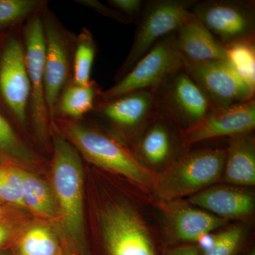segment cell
<instances>
[{
  "instance_id": "obj_11",
  "label": "cell",
  "mask_w": 255,
  "mask_h": 255,
  "mask_svg": "<svg viewBox=\"0 0 255 255\" xmlns=\"http://www.w3.org/2000/svg\"><path fill=\"white\" fill-rule=\"evenodd\" d=\"M255 128V100L224 107H214L199 123L181 132L182 144L249 133Z\"/></svg>"
},
{
  "instance_id": "obj_22",
  "label": "cell",
  "mask_w": 255,
  "mask_h": 255,
  "mask_svg": "<svg viewBox=\"0 0 255 255\" xmlns=\"http://www.w3.org/2000/svg\"><path fill=\"white\" fill-rule=\"evenodd\" d=\"M255 39L226 46V60L252 90H255Z\"/></svg>"
},
{
  "instance_id": "obj_31",
  "label": "cell",
  "mask_w": 255,
  "mask_h": 255,
  "mask_svg": "<svg viewBox=\"0 0 255 255\" xmlns=\"http://www.w3.org/2000/svg\"><path fill=\"white\" fill-rule=\"evenodd\" d=\"M167 255H199V253L196 247L187 245L171 250Z\"/></svg>"
},
{
  "instance_id": "obj_18",
  "label": "cell",
  "mask_w": 255,
  "mask_h": 255,
  "mask_svg": "<svg viewBox=\"0 0 255 255\" xmlns=\"http://www.w3.org/2000/svg\"><path fill=\"white\" fill-rule=\"evenodd\" d=\"M222 178L238 187L255 184V140L252 132L230 137Z\"/></svg>"
},
{
  "instance_id": "obj_23",
  "label": "cell",
  "mask_w": 255,
  "mask_h": 255,
  "mask_svg": "<svg viewBox=\"0 0 255 255\" xmlns=\"http://www.w3.org/2000/svg\"><path fill=\"white\" fill-rule=\"evenodd\" d=\"M93 37L88 30L79 35L73 64L74 84L81 86L90 85V76L95 57Z\"/></svg>"
},
{
  "instance_id": "obj_6",
  "label": "cell",
  "mask_w": 255,
  "mask_h": 255,
  "mask_svg": "<svg viewBox=\"0 0 255 255\" xmlns=\"http://www.w3.org/2000/svg\"><path fill=\"white\" fill-rule=\"evenodd\" d=\"M196 1L155 0L143 8L135 39L122 68L123 77L163 37L174 33L191 14Z\"/></svg>"
},
{
  "instance_id": "obj_27",
  "label": "cell",
  "mask_w": 255,
  "mask_h": 255,
  "mask_svg": "<svg viewBox=\"0 0 255 255\" xmlns=\"http://www.w3.org/2000/svg\"><path fill=\"white\" fill-rule=\"evenodd\" d=\"M39 4L35 0H0V26L26 17L34 12Z\"/></svg>"
},
{
  "instance_id": "obj_35",
  "label": "cell",
  "mask_w": 255,
  "mask_h": 255,
  "mask_svg": "<svg viewBox=\"0 0 255 255\" xmlns=\"http://www.w3.org/2000/svg\"><path fill=\"white\" fill-rule=\"evenodd\" d=\"M248 255H255V251H252L251 253H250Z\"/></svg>"
},
{
  "instance_id": "obj_33",
  "label": "cell",
  "mask_w": 255,
  "mask_h": 255,
  "mask_svg": "<svg viewBox=\"0 0 255 255\" xmlns=\"http://www.w3.org/2000/svg\"><path fill=\"white\" fill-rule=\"evenodd\" d=\"M11 230L8 224L0 221V248L7 243L11 237Z\"/></svg>"
},
{
  "instance_id": "obj_5",
  "label": "cell",
  "mask_w": 255,
  "mask_h": 255,
  "mask_svg": "<svg viewBox=\"0 0 255 255\" xmlns=\"http://www.w3.org/2000/svg\"><path fill=\"white\" fill-rule=\"evenodd\" d=\"M184 57L178 50L175 32L161 38L114 86L102 93L105 101L141 91L156 90L184 70Z\"/></svg>"
},
{
  "instance_id": "obj_17",
  "label": "cell",
  "mask_w": 255,
  "mask_h": 255,
  "mask_svg": "<svg viewBox=\"0 0 255 255\" xmlns=\"http://www.w3.org/2000/svg\"><path fill=\"white\" fill-rule=\"evenodd\" d=\"M178 50L192 62L226 60L227 48L191 13L175 31Z\"/></svg>"
},
{
  "instance_id": "obj_16",
  "label": "cell",
  "mask_w": 255,
  "mask_h": 255,
  "mask_svg": "<svg viewBox=\"0 0 255 255\" xmlns=\"http://www.w3.org/2000/svg\"><path fill=\"white\" fill-rule=\"evenodd\" d=\"M189 202L228 221L248 219L254 214L255 207L253 191L235 186L206 188L191 196Z\"/></svg>"
},
{
  "instance_id": "obj_24",
  "label": "cell",
  "mask_w": 255,
  "mask_h": 255,
  "mask_svg": "<svg viewBox=\"0 0 255 255\" xmlns=\"http://www.w3.org/2000/svg\"><path fill=\"white\" fill-rule=\"evenodd\" d=\"M95 98V89L91 84L86 86L74 84L62 95L58 105L60 112L71 118H80L93 109Z\"/></svg>"
},
{
  "instance_id": "obj_12",
  "label": "cell",
  "mask_w": 255,
  "mask_h": 255,
  "mask_svg": "<svg viewBox=\"0 0 255 255\" xmlns=\"http://www.w3.org/2000/svg\"><path fill=\"white\" fill-rule=\"evenodd\" d=\"M0 92L18 122L26 127L31 89L24 47L16 38L7 41L0 58Z\"/></svg>"
},
{
  "instance_id": "obj_30",
  "label": "cell",
  "mask_w": 255,
  "mask_h": 255,
  "mask_svg": "<svg viewBox=\"0 0 255 255\" xmlns=\"http://www.w3.org/2000/svg\"><path fill=\"white\" fill-rule=\"evenodd\" d=\"M82 4L90 6L93 9L97 10L98 12L101 14L105 15V16H110L111 18H115V19L120 21L121 22L124 23H129V19L123 16L122 13L117 11V10L111 9L110 7H107L105 5L101 4L100 2L96 1H82Z\"/></svg>"
},
{
  "instance_id": "obj_4",
  "label": "cell",
  "mask_w": 255,
  "mask_h": 255,
  "mask_svg": "<svg viewBox=\"0 0 255 255\" xmlns=\"http://www.w3.org/2000/svg\"><path fill=\"white\" fill-rule=\"evenodd\" d=\"M99 216L109 255H157L145 221L128 201H107L100 208Z\"/></svg>"
},
{
  "instance_id": "obj_9",
  "label": "cell",
  "mask_w": 255,
  "mask_h": 255,
  "mask_svg": "<svg viewBox=\"0 0 255 255\" xmlns=\"http://www.w3.org/2000/svg\"><path fill=\"white\" fill-rule=\"evenodd\" d=\"M214 108L184 70L157 90L156 110L182 126V131L194 127Z\"/></svg>"
},
{
  "instance_id": "obj_14",
  "label": "cell",
  "mask_w": 255,
  "mask_h": 255,
  "mask_svg": "<svg viewBox=\"0 0 255 255\" xmlns=\"http://www.w3.org/2000/svg\"><path fill=\"white\" fill-rule=\"evenodd\" d=\"M45 34V95L48 114L53 116L69 70L68 43L58 23L50 15L43 20Z\"/></svg>"
},
{
  "instance_id": "obj_29",
  "label": "cell",
  "mask_w": 255,
  "mask_h": 255,
  "mask_svg": "<svg viewBox=\"0 0 255 255\" xmlns=\"http://www.w3.org/2000/svg\"><path fill=\"white\" fill-rule=\"evenodd\" d=\"M108 2L116 10L131 16L138 14L144 6L141 0H110Z\"/></svg>"
},
{
  "instance_id": "obj_8",
  "label": "cell",
  "mask_w": 255,
  "mask_h": 255,
  "mask_svg": "<svg viewBox=\"0 0 255 255\" xmlns=\"http://www.w3.org/2000/svg\"><path fill=\"white\" fill-rule=\"evenodd\" d=\"M184 60V71L205 94L213 107H228L254 100V90L242 80L227 60Z\"/></svg>"
},
{
  "instance_id": "obj_25",
  "label": "cell",
  "mask_w": 255,
  "mask_h": 255,
  "mask_svg": "<svg viewBox=\"0 0 255 255\" xmlns=\"http://www.w3.org/2000/svg\"><path fill=\"white\" fill-rule=\"evenodd\" d=\"M0 199L11 205L26 208L23 201L22 169L0 167Z\"/></svg>"
},
{
  "instance_id": "obj_26",
  "label": "cell",
  "mask_w": 255,
  "mask_h": 255,
  "mask_svg": "<svg viewBox=\"0 0 255 255\" xmlns=\"http://www.w3.org/2000/svg\"><path fill=\"white\" fill-rule=\"evenodd\" d=\"M244 237V228L240 225L225 228L217 234L212 246L204 255H235Z\"/></svg>"
},
{
  "instance_id": "obj_13",
  "label": "cell",
  "mask_w": 255,
  "mask_h": 255,
  "mask_svg": "<svg viewBox=\"0 0 255 255\" xmlns=\"http://www.w3.org/2000/svg\"><path fill=\"white\" fill-rule=\"evenodd\" d=\"M156 90H141L127 94L109 101L100 107V112L121 130L139 135V138L157 114Z\"/></svg>"
},
{
  "instance_id": "obj_10",
  "label": "cell",
  "mask_w": 255,
  "mask_h": 255,
  "mask_svg": "<svg viewBox=\"0 0 255 255\" xmlns=\"http://www.w3.org/2000/svg\"><path fill=\"white\" fill-rule=\"evenodd\" d=\"M24 52L31 89V110L35 130L40 140L46 139L48 114L45 95V34L43 19L32 16L24 28Z\"/></svg>"
},
{
  "instance_id": "obj_7",
  "label": "cell",
  "mask_w": 255,
  "mask_h": 255,
  "mask_svg": "<svg viewBox=\"0 0 255 255\" xmlns=\"http://www.w3.org/2000/svg\"><path fill=\"white\" fill-rule=\"evenodd\" d=\"M190 10L224 46L255 39V8L252 1H196Z\"/></svg>"
},
{
  "instance_id": "obj_2",
  "label": "cell",
  "mask_w": 255,
  "mask_h": 255,
  "mask_svg": "<svg viewBox=\"0 0 255 255\" xmlns=\"http://www.w3.org/2000/svg\"><path fill=\"white\" fill-rule=\"evenodd\" d=\"M63 129L69 140L92 164L122 174L144 189L152 191L157 174L145 167L118 140L80 124L64 122Z\"/></svg>"
},
{
  "instance_id": "obj_34",
  "label": "cell",
  "mask_w": 255,
  "mask_h": 255,
  "mask_svg": "<svg viewBox=\"0 0 255 255\" xmlns=\"http://www.w3.org/2000/svg\"><path fill=\"white\" fill-rule=\"evenodd\" d=\"M0 255H9L7 252L4 251H0Z\"/></svg>"
},
{
  "instance_id": "obj_1",
  "label": "cell",
  "mask_w": 255,
  "mask_h": 255,
  "mask_svg": "<svg viewBox=\"0 0 255 255\" xmlns=\"http://www.w3.org/2000/svg\"><path fill=\"white\" fill-rule=\"evenodd\" d=\"M52 168L53 194L65 235L74 250L85 255L86 239L81 159L76 149L59 134L54 136Z\"/></svg>"
},
{
  "instance_id": "obj_19",
  "label": "cell",
  "mask_w": 255,
  "mask_h": 255,
  "mask_svg": "<svg viewBox=\"0 0 255 255\" xmlns=\"http://www.w3.org/2000/svg\"><path fill=\"white\" fill-rule=\"evenodd\" d=\"M172 138L165 120L157 113L140 137L137 150L147 164L157 167L167 162L172 152Z\"/></svg>"
},
{
  "instance_id": "obj_20",
  "label": "cell",
  "mask_w": 255,
  "mask_h": 255,
  "mask_svg": "<svg viewBox=\"0 0 255 255\" xmlns=\"http://www.w3.org/2000/svg\"><path fill=\"white\" fill-rule=\"evenodd\" d=\"M23 201L37 216L45 219L54 217L56 214L57 203L50 188L34 174L23 170Z\"/></svg>"
},
{
  "instance_id": "obj_15",
  "label": "cell",
  "mask_w": 255,
  "mask_h": 255,
  "mask_svg": "<svg viewBox=\"0 0 255 255\" xmlns=\"http://www.w3.org/2000/svg\"><path fill=\"white\" fill-rule=\"evenodd\" d=\"M159 202L164 213L166 233L173 241L197 242L203 235L220 229L228 223V220L191 207L179 199Z\"/></svg>"
},
{
  "instance_id": "obj_3",
  "label": "cell",
  "mask_w": 255,
  "mask_h": 255,
  "mask_svg": "<svg viewBox=\"0 0 255 255\" xmlns=\"http://www.w3.org/2000/svg\"><path fill=\"white\" fill-rule=\"evenodd\" d=\"M226 158V149L187 152L157 174L152 191L160 201L194 195L222 178Z\"/></svg>"
},
{
  "instance_id": "obj_21",
  "label": "cell",
  "mask_w": 255,
  "mask_h": 255,
  "mask_svg": "<svg viewBox=\"0 0 255 255\" xmlns=\"http://www.w3.org/2000/svg\"><path fill=\"white\" fill-rule=\"evenodd\" d=\"M17 253L18 255H62L58 240L45 226L28 230L18 242Z\"/></svg>"
},
{
  "instance_id": "obj_28",
  "label": "cell",
  "mask_w": 255,
  "mask_h": 255,
  "mask_svg": "<svg viewBox=\"0 0 255 255\" xmlns=\"http://www.w3.org/2000/svg\"><path fill=\"white\" fill-rule=\"evenodd\" d=\"M0 150L14 158H29V152L0 113Z\"/></svg>"
},
{
  "instance_id": "obj_32",
  "label": "cell",
  "mask_w": 255,
  "mask_h": 255,
  "mask_svg": "<svg viewBox=\"0 0 255 255\" xmlns=\"http://www.w3.org/2000/svg\"><path fill=\"white\" fill-rule=\"evenodd\" d=\"M215 234H211V233H206L199 238L196 243L199 245L200 249L202 250L203 253L209 249L214 243Z\"/></svg>"
}]
</instances>
